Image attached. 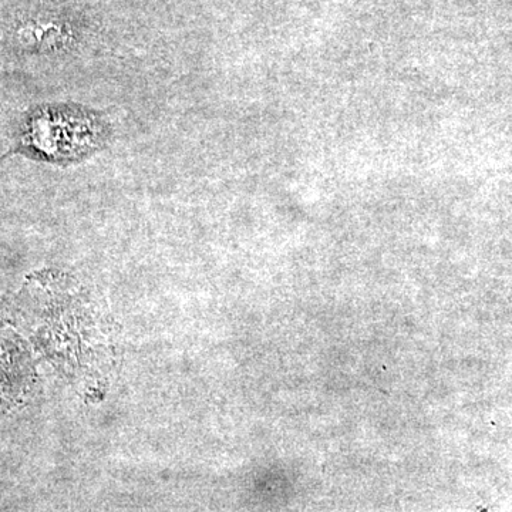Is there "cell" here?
I'll return each instance as SVG.
<instances>
[{"label":"cell","instance_id":"6da1fadb","mask_svg":"<svg viewBox=\"0 0 512 512\" xmlns=\"http://www.w3.org/2000/svg\"><path fill=\"white\" fill-rule=\"evenodd\" d=\"M60 37V30L53 25L29 26L22 30V39L32 46L55 45Z\"/></svg>","mask_w":512,"mask_h":512}]
</instances>
